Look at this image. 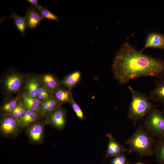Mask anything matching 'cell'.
Here are the masks:
<instances>
[{"label": "cell", "instance_id": "1", "mask_svg": "<svg viewBox=\"0 0 164 164\" xmlns=\"http://www.w3.org/2000/svg\"><path fill=\"white\" fill-rule=\"evenodd\" d=\"M112 70L114 79L121 85L142 77L161 79L164 76V60L137 50L127 40L116 53Z\"/></svg>", "mask_w": 164, "mask_h": 164}, {"label": "cell", "instance_id": "2", "mask_svg": "<svg viewBox=\"0 0 164 164\" xmlns=\"http://www.w3.org/2000/svg\"><path fill=\"white\" fill-rule=\"evenodd\" d=\"M154 137L144 127L139 126L126 141L129 152H135L142 156L153 155L156 142Z\"/></svg>", "mask_w": 164, "mask_h": 164}, {"label": "cell", "instance_id": "3", "mask_svg": "<svg viewBox=\"0 0 164 164\" xmlns=\"http://www.w3.org/2000/svg\"><path fill=\"white\" fill-rule=\"evenodd\" d=\"M128 88L132 95L131 100L128 112V117L134 124L142 119L150 111L155 108V105L145 94L138 92L131 86Z\"/></svg>", "mask_w": 164, "mask_h": 164}, {"label": "cell", "instance_id": "4", "mask_svg": "<svg viewBox=\"0 0 164 164\" xmlns=\"http://www.w3.org/2000/svg\"><path fill=\"white\" fill-rule=\"evenodd\" d=\"M26 74L11 68L1 79V90L5 98L12 97L22 90Z\"/></svg>", "mask_w": 164, "mask_h": 164}, {"label": "cell", "instance_id": "5", "mask_svg": "<svg viewBox=\"0 0 164 164\" xmlns=\"http://www.w3.org/2000/svg\"><path fill=\"white\" fill-rule=\"evenodd\" d=\"M144 127L154 137L164 138V113L157 108L152 109L144 121Z\"/></svg>", "mask_w": 164, "mask_h": 164}, {"label": "cell", "instance_id": "6", "mask_svg": "<svg viewBox=\"0 0 164 164\" xmlns=\"http://www.w3.org/2000/svg\"><path fill=\"white\" fill-rule=\"evenodd\" d=\"M22 129L18 120L11 115H0V134L2 136L15 138L19 135Z\"/></svg>", "mask_w": 164, "mask_h": 164}, {"label": "cell", "instance_id": "7", "mask_svg": "<svg viewBox=\"0 0 164 164\" xmlns=\"http://www.w3.org/2000/svg\"><path fill=\"white\" fill-rule=\"evenodd\" d=\"M45 124L44 121H37L25 129V133L29 142L34 144H40L43 142Z\"/></svg>", "mask_w": 164, "mask_h": 164}, {"label": "cell", "instance_id": "8", "mask_svg": "<svg viewBox=\"0 0 164 164\" xmlns=\"http://www.w3.org/2000/svg\"><path fill=\"white\" fill-rule=\"evenodd\" d=\"M67 112L65 109L60 107L47 115L44 118L46 125H50L55 128L61 130L66 123Z\"/></svg>", "mask_w": 164, "mask_h": 164}, {"label": "cell", "instance_id": "9", "mask_svg": "<svg viewBox=\"0 0 164 164\" xmlns=\"http://www.w3.org/2000/svg\"><path fill=\"white\" fill-rule=\"evenodd\" d=\"M41 84L40 75L26 74L22 91L30 96L37 97L38 90Z\"/></svg>", "mask_w": 164, "mask_h": 164}, {"label": "cell", "instance_id": "10", "mask_svg": "<svg viewBox=\"0 0 164 164\" xmlns=\"http://www.w3.org/2000/svg\"><path fill=\"white\" fill-rule=\"evenodd\" d=\"M40 75L42 85L51 95L61 85V80L52 73H45Z\"/></svg>", "mask_w": 164, "mask_h": 164}, {"label": "cell", "instance_id": "11", "mask_svg": "<svg viewBox=\"0 0 164 164\" xmlns=\"http://www.w3.org/2000/svg\"><path fill=\"white\" fill-rule=\"evenodd\" d=\"M106 136L108 138V142L105 159L115 157L127 151L128 150L125 148L111 134L108 133Z\"/></svg>", "mask_w": 164, "mask_h": 164}, {"label": "cell", "instance_id": "12", "mask_svg": "<svg viewBox=\"0 0 164 164\" xmlns=\"http://www.w3.org/2000/svg\"><path fill=\"white\" fill-rule=\"evenodd\" d=\"M24 17L27 28L31 29L36 28L39 25L41 22L43 20L39 12L32 6L27 8Z\"/></svg>", "mask_w": 164, "mask_h": 164}, {"label": "cell", "instance_id": "13", "mask_svg": "<svg viewBox=\"0 0 164 164\" xmlns=\"http://www.w3.org/2000/svg\"><path fill=\"white\" fill-rule=\"evenodd\" d=\"M164 49V35L158 32H152L147 36L145 45L140 50L142 52L147 48Z\"/></svg>", "mask_w": 164, "mask_h": 164}, {"label": "cell", "instance_id": "14", "mask_svg": "<svg viewBox=\"0 0 164 164\" xmlns=\"http://www.w3.org/2000/svg\"><path fill=\"white\" fill-rule=\"evenodd\" d=\"M21 100L20 93L15 97L5 98L0 108V115H11Z\"/></svg>", "mask_w": 164, "mask_h": 164}, {"label": "cell", "instance_id": "15", "mask_svg": "<svg viewBox=\"0 0 164 164\" xmlns=\"http://www.w3.org/2000/svg\"><path fill=\"white\" fill-rule=\"evenodd\" d=\"M43 118L39 113L26 110L23 115L18 120L22 129H26L33 123Z\"/></svg>", "mask_w": 164, "mask_h": 164}, {"label": "cell", "instance_id": "16", "mask_svg": "<svg viewBox=\"0 0 164 164\" xmlns=\"http://www.w3.org/2000/svg\"><path fill=\"white\" fill-rule=\"evenodd\" d=\"M22 101L26 110L40 113V106L42 102L36 97L30 96L23 91L20 93Z\"/></svg>", "mask_w": 164, "mask_h": 164}, {"label": "cell", "instance_id": "17", "mask_svg": "<svg viewBox=\"0 0 164 164\" xmlns=\"http://www.w3.org/2000/svg\"><path fill=\"white\" fill-rule=\"evenodd\" d=\"M155 87L149 94L150 100L164 104V79L155 81Z\"/></svg>", "mask_w": 164, "mask_h": 164}, {"label": "cell", "instance_id": "18", "mask_svg": "<svg viewBox=\"0 0 164 164\" xmlns=\"http://www.w3.org/2000/svg\"><path fill=\"white\" fill-rule=\"evenodd\" d=\"M81 74L79 71L73 72L67 74L61 80V85L65 87L68 90L71 92L80 80Z\"/></svg>", "mask_w": 164, "mask_h": 164}, {"label": "cell", "instance_id": "19", "mask_svg": "<svg viewBox=\"0 0 164 164\" xmlns=\"http://www.w3.org/2000/svg\"><path fill=\"white\" fill-rule=\"evenodd\" d=\"M11 14L6 18H12L14 21L13 25L20 33L23 37L26 34V30L27 28L26 22L24 17L19 15L14 10L10 9Z\"/></svg>", "mask_w": 164, "mask_h": 164}, {"label": "cell", "instance_id": "20", "mask_svg": "<svg viewBox=\"0 0 164 164\" xmlns=\"http://www.w3.org/2000/svg\"><path fill=\"white\" fill-rule=\"evenodd\" d=\"M155 161L159 164H164V138L155 142L154 148Z\"/></svg>", "mask_w": 164, "mask_h": 164}, {"label": "cell", "instance_id": "21", "mask_svg": "<svg viewBox=\"0 0 164 164\" xmlns=\"http://www.w3.org/2000/svg\"><path fill=\"white\" fill-rule=\"evenodd\" d=\"M71 93V92L61 85L55 91L53 95L57 101L62 104L69 103Z\"/></svg>", "mask_w": 164, "mask_h": 164}, {"label": "cell", "instance_id": "22", "mask_svg": "<svg viewBox=\"0 0 164 164\" xmlns=\"http://www.w3.org/2000/svg\"><path fill=\"white\" fill-rule=\"evenodd\" d=\"M39 12L43 20L47 19L55 21L59 20V18L46 6H43Z\"/></svg>", "mask_w": 164, "mask_h": 164}, {"label": "cell", "instance_id": "23", "mask_svg": "<svg viewBox=\"0 0 164 164\" xmlns=\"http://www.w3.org/2000/svg\"><path fill=\"white\" fill-rule=\"evenodd\" d=\"M69 103L71 106L77 116L81 120H84L85 118L84 114L79 106L74 100L71 92L70 93Z\"/></svg>", "mask_w": 164, "mask_h": 164}, {"label": "cell", "instance_id": "24", "mask_svg": "<svg viewBox=\"0 0 164 164\" xmlns=\"http://www.w3.org/2000/svg\"><path fill=\"white\" fill-rule=\"evenodd\" d=\"M26 109L21 100L18 105L11 115L13 117L18 120L25 113Z\"/></svg>", "mask_w": 164, "mask_h": 164}, {"label": "cell", "instance_id": "25", "mask_svg": "<svg viewBox=\"0 0 164 164\" xmlns=\"http://www.w3.org/2000/svg\"><path fill=\"white\" fill-rule=\"evenodd\" d=\"M109 164H130L125 153L112 157Z\"/></svg>", "mask_w": 164, "mask_h": 164}, {"label": "cell", "instance_id": "26", "mask_svg": "<svg viewBox=\"0 0 164 164\" xmlns=\"http://www.w3.org/2000/svg\"><path fill=\"white\" fill-rule=\"evenodd\" d=\"M51 95L44 88L41 84L39 89L36 98L42 102L47 100Z\"/></svg>", "mask_w": 164, "mask_h": 164}, {"label": "cell", "instance_id": "27", "mask_svg": "<svg viewBox=\"0 0 164 164\" xmlns=\"http://www.w3.org/2000/svg\"><path fill=\"white\" fill-rule=\"evenodd\" d=\"M26 1L29 2L31 6H33L35 9L39 11L43 7L40 5L37 0H27Z\"/></svg>", "mask_w": 164, "mask_h": 164}, {"label": "cell", "instance_id": "28", "mask_svg": "<svg viewBox=\"0 0 164 164\" xmlns=\"http://www.w3.org/2000/svg\"><path fill=\"white\" fill-rule=\"evenodd\" d=\"M135 164H145L144 163H141V162H138L136 163H135Z\"/></svg>", "mask_w": 164, "mask_h": 164}, {"label": "cell", "instance_id": "29", "mask_svg": "<svg viewBox=\"0 0 164 164\" xmlns=\"http://www.w3.org/2000/svg\"><path fill=\"white\" fill-rule=\"evenodd\" d=\"M163 113H164V104H163Z\"/></svg>", "mask_w": 164, "mask_h": 164}]
</instances>
